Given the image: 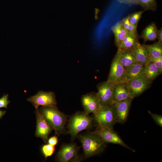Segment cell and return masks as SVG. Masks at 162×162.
<instances>
[{
  "mask_svg": "<svg viewBox=\"0 0 162 162\" xmlns=\"http://www.w3.org/2000/svg\"><path fill=\"white\" fill-rule=\"evenodd\" d=\"M77 137L81 143L86 158L100 154L106 147V143L97 129L94 131L78 135Z\"/></svg>",
  "mask_w": 162,
  "mask_h": 162,
  "instance_id": "6da1fadb",
  "label": "cell"
},
{
  "mask_svg": "<svg viewBox=\"0 0 162 162\" xmlns=\"http://www.w3.org/2000/svg\"><path fill=\"white\" fill-rule=\"evenodd\" d=\"M39 112L43 117L52 127L58 136L63 134L68 116L60 111L56 106H42Z\"/></svg>",
  "mask_w": 162,
  "mask_h": 162,
  "instance_id": "7a4b0ae2",
  "label": "cell"
},
{
  "mask_svg": "<svg viewBox=\"0 0 162 162\" xmlns=\"http://www.w3.org/2000/svg\"><path fill=\"white\" fill-rule=\"evenodd\" d=\"M93 118L84 111H78L69 118L67 125L68 133L74 140L81 131L88 129L92 125Z\"/></svg>",
  "mask_w": 162,
  "mask_h": 162,
  "instance_id": "3957f363",
  "label": "cell"
},
{
  "mask_svg": "<svg viewBox=\"0 0 162 162\" xmlns=\"http://www.w3.org/2000/svg\"><path fill=\"white\" fill-rule=\"evenodd\" d=\"M93 114L98 127L113 128L117 123L114 104L108 106H100Z\"/></svg>",
  "mask_w": 162,
  "mask_h": 162,
  "instance_id": "277c9868",
  "label": "cell"
},
{
  "mask_svg": "<svg viewBox=\"0 0 162 162\" xmlns=\"http://www.w3.org/2000/svg\"><path fill=\"white\" fill-rule=\"evenodd\" d=\"M80 147L75 143L63 144L57 154L56 160L59 162L81 161V158L78 155Z\"/></svg>",
  "mask_w": 162,
  "mask_h": 162,
  "instance_id": "5b68a950",
  "label": "cell"
},
{
  "mask_svg": "<svg viewBox=\"0 0 162 162\" xmlns=\"http://www.w3.org/2000/svg\"><path fill=\"white\" fill-rule=\"evenodd\" d=\"M35 109L42 106H56L57 102L55 93L53 92H45L39 91L35 95L27 99Z\"/></svg>",
  "mask_w": 162,
  "mask_h": 162,
  "instance_id": "8992f818",
  "label": "cell"
},
{
  "mask_svg": "<svg viewBox=\"0 0 162 162\" xmlns=\"http://www.w3.org/2000/svg\"><path fill=\"white\" fill-rule=\"evenodd\" d=\"M115 85L107 81L98 84L97 93L101 106H108L114 104L113 93Z\"/></svg>",
  "mask_w": 162,
  "mask_h": 162,
  "instance_id": "52a82bcc",
  "label": "cell"
},
{
  "mask_svg": "<svg viewBox=\"0 0 162 162\" xmlns=\"http://www.w3.org/2000/svg\"><path fill=\"white\" fill-rule=\"evenodd\" d=\"M126 83L130 96L133 99L148 89L152 83L142 76L134 79Z\"/></svg>",
  "mask_w": 162,
  "mask_h": 162,
  "instance_id": "ba28073f",
  "label": "cell"
},
{
  "mask_svg": "<svg viewBox=\"0 0 162 162\" xmlns=\"http://www.w3.org/2000/svg\"><path fill=\"white\" fill-rule=\"evenodd\" d=\"M126 70L115 56L112 61L107 81L115 84L125 83Z\"/></svg>",
  "mask_w": 162,
  "mask_h": 162,
  "instance_id": "9c48e42d",
  "label": "cell"
},
{
  "mask_svg": "<svg viewBox=\"0 0 162 162\" xmlns=\"http://www.w3.org/2000/svg\"><path fill=\"white\" fill-rule=\"evenodd\" d=\"M101 137L106 143L118 144L128 149L133 152L135 150L126 144L113 128L98 127L97 129Z\"/></svg>",
  "mask_w": 162,
  "mask_h": 162,
  "instance_id": "30bf717a",
  "label": "cell"
},
{
  "mask_svg": "<svg viewBox=\"0 0 162 162\" xmlns=\"http://www.w3.org/2000/svg\"><path fill=\"white\" fill-rule=\"evenodd\" d=\"M35 113L36 118L35 135L40 138L45 143H46L49 134L53 129L40 114L38 108L36 109Z\"/></svg>",
  "mask_w": 162,
  "mask_h": 162,
  "instance_id": "8fae6325",
  "label": "cell"
},
{
  "mask_svg": "<svg viewBox=\"0 0 162 162\" xmlns=\"http://www.w3.org/2000/svg\"><path fill=\"white\" fill-rule=\"evenodd\" d=\"M81 102L84 112L87 114L94 113L101 106L97 93L94 92L83 95L81 98Z\"/></svg>",
  "mask_w": 162,
  "mask_h": 162,
  "instance_id": "7c38bea8",
  "label": "cell"
},
{
  "mask_svg": "<svg viewBox=\"0 0 162 162\" xmlns=\"http://www.w3.org/2000/svg\"><path fill=\"white\" fill-rule=\"evenodd\" d=\"M133 99L129 98L114 104L117 123L123 124L126 121Z\"/></svg>",
  "mask_w": 162,
  "mask_h": 162,
  "instance_id": "4fadbf2b",
  "label": "cell"
},
{
  "mask_svg": "<svg viewBox=\"0 0 162 162\" xmlns=\"http://www.w3.org/2000/svg\"><path fill=\"white\" fill-rule=\"evenodd\" d=\"M132 51L136 63L145 65L151 61L147 48L139 41L136 44Z\"/></svg>",
  "mask_w": 162,
  "mask_h": 162,
  "instance_id": "5bb4252c",
  "label": "cell"
},
{
  "mask_svg": "<svg viewBox=\"0 0 162 162\" xmlns=\"http://www.w3.org/2000/svg\"><path fill=\"white\" fill-rule=\"evenodd\" d=\"M115 56L126 70L136 63L132 50H124L118 49Z\"/></svg>",
  "mask_w": 162,
  "mask_h": 162,
  "instance_id": "9a60e30c",
  "label": "cell"
},
{
  "mask_svg": "<svg viewBox=\"0 0 162 162\" xmlns=\"http://www.w3.org/2000/svg\"><path fill=\"white\" fill-rule=\"evenodd\" d=\"M129 98H131L126 83H119L115 84L113 93L114 104Z\"/></svg>",
  "mask_w": 162,
  "mask_h": 162,
  "instance_id": "2e32d148",
  "label": "cell"
},
{
  "mask_svg": "<svg viewBox=\"0 0 162 162\" xmlns=\"http://www.w3.org/2000/svg\"><path fill=\"white\" fill-rule=\"evenodd\" d=\"M145 65L139 63H135L126 70L125 83L134 79L142 76Z\"/></svg>",
  "mask_w": 162,
  "mask_h": 162,
  "instance_id": "e0dca14e",
  "label": "cell"
},
{
  "mask_svg": "<svg viewBox=\"0 0 162 162\" xmlns=\"http://www.w3.org/2000/svg\"><path fill=\"white\" fill-rule=\"evenodd\" d=\"M161 74L158 69L151 61L145 65L141 76L151 83L160 74Z\"/></svg>",
  "mask_w": 162,
  "mask_h": 162,
  "instance_id": "ac0fdd59",
  "label": "cell"
},
{
  "mask_svg": "<svg viewBox=\"0 0 162 162\" xmlns=\"http://www.w3.org/2000/svg\"><path fill=\"white\" fill-rule=\"evenodd\" d=\"M158 29L155 24L152 23L147 26L142 32L141 38L144 43L148 41H154L157 38Z\"/></svg>",
  "mask_w": 162,
  "mask_h": 162,
  "instance_id": "d6986e66",
  "label": "cell"
},
{
  "mask_svg": "<svg viewBox=\"0 0 162 162\" xmlns=\"http://www.w3.org/2000/svg\"><path fill=\"white\" fill-rule=\"evenodd\" d=\"M139 39L138 35H128L124 37L118 49L124 50H132L136 44L139 41Z\"/></svg>",
  "mask_w": 162,
  "mask_h": 162,
  "instance_id": "ffe728a7",
  "label": "cell"
},
{
  "mask_svg": "<svg viewBox=\"0 0 162 162\" xmlns=\"http://www.w3.org/2000/svg\"><path fill=\"white\" fill-rule=\"evenodd\" d=\"M145 45L148 50L150 60L162 56V44L158 41L152 44Z\"/></svg>",
  "mask_w": 162,
  "mask_h": 162,
  "instance_id": "44dd1931",
  "label": "cell"
},
{
  "mask_svg": "<svg viewBox=\"0 0 162 162\" xmlns=\"http://www.w3.org/2000/svg\"><path fill=\"white\" fill-rule=\"evenodd\" d=\"M135 4L140 6L144 11H155L158 6L156 0H136Z\"/></svg>",
  "mask_w": 162,
  "mask_h": 162,
  "instance_id": "7402d4cb",
  "label": "cell"
},
{
  "mask_svg": "<svg viewBox=\"0 0 162 162\" xmlns=\"http://www.w3.org/2000/svg\"><path fill=\"white\" fill-rule=\"evenodd\" d=\"M121 25L120 21L117 22L111 28V30L115 36V42L118 48L125 37L121 30Z\"/></svg>",
  "mask_w": 162,
  "mask_h": 162,
  "instance_id": "603a6c76",
  "label": "cell"
},
{
  "mask_svg": "<svg viewBox=\"0 0 162 162\" xmlns=\"http://www.w3.org/2000/svg\"><path fill=\"white\" fill-rule=\"evenodd\" d=\"M144 12L143 10L139 11L129 15V21L130 24L137 27L138 22Z\"/></svg>",
  "mask_w": 162,
  "mask_h": 162,
  "instance_id": "cb8c5ba5",
  "label": "cell"
},
{
  "mask_svg": "<svg viewBox=\"0 0 162 162\" xmlns=\"http://www.w3.org/2000/svg\"><path fill=\"white\" fill-rule=\"evenodd\" d=\"M41 150L45 158L52 156L55 150V146L50 144L43 145Z\"/></svg>",
  "mask_w": 162,
  "mask_h": 162,
  "instance_id": "d4e9b609",
  "label": "cell"
},
{
  "mask_svg": "<svg viewBox=\"0 0 162 162\" xmlns=\"http://www.w3.org/2000/svg\"><path fill=\"white\" fill-rule=\"evenodd\" d=\"M149 114L152 117L155 123L160 127H162V116L153 113L150 111H148Z\"/></svg>",
  "mask_w": 162,
  "mask_h": 162,
  "instance_id": "484cf974",
  "label": "cell"
},
{
  "mask_svg": "<svg viewBox=\"0 0 162 162\" xmlns=\"http://www.w3.org/2000/svg\"><path fill=\"white\" fill-rule=\"evenodd\" d=\"M8 94H4L0 98V108H7V106L10 101L8 100Z\"/></svg>",
  "mask_w": 162,
  "mask_h": 162,
  "instance_id": "4316f807",
  "label": "cell"
},
{
  "mask_svg": "<svg viewBox=\"0 0 162 162\" xmlns=\"http://www.w3.org/2000/svg\"><path fill=\"white\" fill-rule=\"evenodd\" d=\"M151 60L154 63L161 74L162 72V56L157 58L151 59Z\"/></svg>",
  "mask_w": 162,
  "mask_h": 162,
  "instance_id": "83f0119b",
  "label": "cell"
},
{
  "mask_svg": "<svg viewBox=\"0 0 162 162\" xmlns=\"http://www.w3.org/2000/svg\"><path fill=\"white\" fill-rule=\"evenodd\" d=\"M120 22L122 27L127 31L130 24L129 21V15L124 18Z\"/></svg>",
  "mask_w": 162,
  "mask_h": 162,
  "instance_id": "f1b7e54d",
  "label": "cell"
},
{
  "mask_svg": "<svg viewBox=\"0 0 162 162\" xmlns=\"http://www.w3.org/2000/svg\"><path fill=\"white\" fill-rule=\"evenodd\" d=\"M137 27L130 24L127 32L128 35H138L137 30Z\"/></svg>",
  "mask_w": 162,
  "mask_h": 162,
  "instance_id": "f546056e",
  "label": "cell"
},
{
  "mask_svg": "<svg viewBox=\"0 0 162 162\" xmlns=\"http://www.w3.org/2000/svg\"><path fill=\"white\" fill-rule=\"evenodd\" d=\"M48 144L52 146H55L58 142V139L57 136H54L50 137L47 140Z\"/></svg>",
  "mask_w": 162,
  "mask_h": 162,
  "instance_id": "4dcf8cb0",
  "label": "cell"
},
{
  "mask_svg": "<svg viewBox=\"0 0 162 162\" xmlns=\"http://www.w3.org/2000/svg\"><path fill=\"white\" fill-rule=\"evenodd\" d=\"M136 1V0H120L119 2L127 4L130 6L135 4Z\"/></svg>",
  "mask_w": 162,
  "mask_h": 162,
  "instance_id": "1f68e13d",
  "label": "cell"
},
{
  "mask_svg": "<svg viewBox=\"0 0 162 162\" xmlns=\"http://www.w3.org/2000/svg\"><path fill=\"white\" fill-rule=\"evenodd\" d=\"M157 38L158 40V42L162 44V28L161 27L160 29L158 30Z\"/></svg>",
  "mask_w": 162,
  "mask_h": 162,
  "instance_id": "d6a6232c",
  "label": "cell"
},
{
  "mask_svg": "<svg viewBox=\"0 0 162 162\" xmlns=\"http://www.w3.org/2000/svg\"><path fill=\"white\" fill-rule=\"evenodd\" d=\"M6 112L5 110L2 111L0 110V119H2V116L5 114Z\"/></svg>",
  "mask_w": 162,
  "mask_h": 162,
  "instance_id": "836d02e7",
  "label": "cell"
},
{
  "mask_svg": "<svg viewBox=\"0 0 162 162\" xmlns=\"http://www.w3.org/2000/svg\"><path fill=\"white\" fill-rule=\"evenodd\" d=\"M120 0H117V1L118 2H119L120 1Z\"/></svg>",
  "mask_w": 162,
  "mask_h": 162,
  "instance_id": "e575fe53",
  "label": "cell"
}]
</instances>
